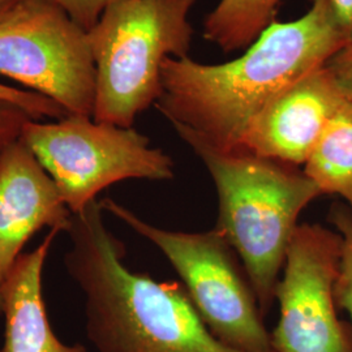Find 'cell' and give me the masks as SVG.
Here are the masks:
<instances>
[{
    "instance_id": "1",
    "label": "cell",
    "mask_w": 352,
    "mask_h": 352,
    "mask_svg": "<svg viewBox=\"0 0 352 352\" xmlns=\"http://www.w3.org/2000/svg\"><path fill=\"white\" fill-rule=\"evenodd\" d=\"M347 43L329 0H311L302 17L265 29L227 63L167 58L162 94L154 104L176 133H190L232 151L252 118L282 90L324 67Z\"/></svg>"
},
{
    "instance_id": "2",
    "label": "cell",
    "mask_w": 352,
    "mask_h": 352,
    "mask_svg": "<svg viewBox=\"0 0 352 352\" xmlns=\"http://www.w3.org/2000/svg\"><path fill=\"white\" fill-rule=\"evenodd\" d=\"M101 201L74 214L64 267L84 296L85 331L98 352H243L218 340L179 282L131 270Z\"/></svg>"
},
{
    "instance_id": "3",
    "label": "cell",
    "mask_w": 352,
    "mask_h": 352,
    "mask_svg": "<svg viewBox=\"0 0 352 352\" xmlns=\"http://www.w3.org/2000/svg\"><path fill=\"white\" fill-rule=\"evenodd\" d=\"M205 164L218 196L217 228L239 254L263 315L276 302L286 252L302 210L322 195L295 166L225 151L190 133H177Z\"/></svg>"
},
{
    "instance_id": "4",
    "label": "cell",
    "mask_w": 352,
    "mask_h": 352,
    "mask_svg": "<svg viewBox=\"0 0 352 352\" xmlns=\"http://www.w3.org/2000/svg\"><path fill=\"white\" fill-rule=\"evenodd\" d=\"M197 0H122L88 30L96 64L93 119L132 128L162 94L167 58L189 56Z\"/></svg>"
},
{
    "instance_id": "5",
    "label": "cell",
    "mask_w": 352,
    "mask_h": 352,
    "mask_svg": "<svg viewBox=\"0 0 352 352\" xmlns=\"http://www.w3.org/2000/svg\"><path fill=\"white\" fill-rule=\"evenodd\" d=\"M101 206L164 253L218 340L239 351L274 352L250 279L217 227L205 232L173 231L151 225L110 197H104Z\"/></svg>"
},
{
    "instance_id": "6",
    "label": "cell",
    "mask_w": 352,
    "mask_h": 352,
    "mask_svg": "<svg viewBox=\"0 0 352 352\" xmlns=\"http://www.w3.org/2000/svg\"><path fill=\"white\" fill-rule=\"evenodd\" d=\"M20 140L52 177L71 213L82 212L103 189L123 180L166 182L175 176L173 158L132 128L67 115L30 119Z\"/></svg>"
},
{
    "instance_id": "7",
    "label": "cell",
    "mask_w": 352,
    "mask_h": 352,
    "mask_svg": "<svg viewBox=\"0 0 352 352\" xmlns=\"http://www.w3.org/2000/svg\"><path fill=\"white\" fill-rule=\"evenodd\" d=\"M0 76L67 115L93 118L96 64L88 32L51 0H20L0 21Z\"/></svg>"
},
{
    "instance_id": "8",
    "label": "cell",
    "mask_w": 352,
    "mask_h": 352,
    "mask_svg": "<svg viewBox=\"0 0 352 352\" xmlns=\"http://www.w3.org/2000/svg\"><path fill=\"white\" fill-rule=\"evenodd\" d=\"M342 257L337 230L317 223L296 227L276 287L274 352H352V327L337 314L336 283Z\"/></svg>"
},
{
    "instance_id": "9",
    "label": "cell",
    "mask_w": 352,
    "mask_h": 352,
    "mask_svg": "<svg viewBox=\"0 0 352 352\" xmlns=\"http://www.w3.org/2000/svg\"><path fill=\"white\" fill-rule=\"evenodd\" d=\"M344 101L327 68H317L282 90L252 118L236 149L304 166Z\"/></svg>"
},
{
    "instance_id": "10",
    "label": "cell",
    "mask_w": 352,
    "mask_h": 352,
    "mask_svg": "<svg viewBox=\"0 0 352 352\" xmlns=\"http://www.w3.org/2000/svg\"><path fill=\"white\" fill-rule=\"evenodd\" d=\"M71 210L47 171L20 139L0 151V286L38 231L65 232Z\"/></svg>"
},
{
    "instance_id": "11",
    "label": "cell",
    "mask_w": 352,
    "mask_h": 352,
    "mask_svg": "<svg viewBox=\"0 0 352 352\" xmlns=\"http://www.w3.org/2000/svg\"><path fill=\"white\" fill-rule=\"evenodd\" d=\"M59 230H50L36 250L24 252L0 286L4 342L0 352H88L58 338L43 298V269Z\"/></svg>"
},
{
    "instance_id": "12",
    "label": "cell",
    "mask_w": 352,
    "mask_h": 352,
    "mask_svg": "<svg viewBox=\"0 0 352 352\" xmlns=\"http://www.w3.org/2000/svg\"><path fill=\"white\" fill-rule=\"evenodd\" d=\"M322 195H340L352 205V102L340 104L302 170Z\"/></svg>"
},
{
    "instance_id": "13",
    "label": "cell",
    "mask_w": 352,
    "mask_h": 352,
    "mask_svg": "<svg viewBox=\"0 0 352 352\" xmlns=\"http://www.w3.org/2000/svg\"><path fill=\"white\" fill-rule=\"evenodd\" d=\"M283 0H219L204 20V38L225 54L247 49L276 21Z\"/></svg>"
},
{
    "instance_id": "14",
    "label": "cell",
    "mask_w": 352,
    "mask_h": 352,
    "mask_svg": "<svg viewBox=\"0 0 352 352\" xmlns=\"http://www.w3.org/2000/svg\"><path fill=\"white\" fill-rule=\"evenodd\" d=\"M330 222L342 236V257L336 283V300L337 305L349 314L352 322V213L340 205H336L330 212Z\"/></svg>"
},
{
    "instance_id": "15",
    "label": "cell",
    "mask_w": 352,
    "mask_h": 352,
    "mask_svg": "<svg viewBox=\"0 0 352 352\" xmlns=\"http://www.w3.org/2000/svg\"><path fill=\"white\" fill-rule=\"evenodd\" d=\"M0 100L21 107L36 120H42L46 118H49L51 120H58L67 115L60 106H58L55 102L51 101L41 94L30 90L10 87L1 82H0Z\"/></svg>"
},
{
    "instance_id": "16",
    "label": "cell",
    "mask_w": 352,
    "mask_h": 352,
    "mask_svg": "<svg viewBox=\"0 0 352 352\" xmlns=\"http://www.w3.org/2000/svg\"><path fill=\"white\" fill-rule=\"evenodd\" d=\"M58 4L67 14L81 26L84 30H90L97 24L103 12L115 3L122 0H51Z\"/></svg>"
},
{
    "instance_id": "17",
    "label": "cell",
    "mask_w": 352,
    "mask_h": 352,
    "mask_svg": "<svg viewBox=\"0 0 352 352\" xmlns=\"http://www.w3.org/2000/svg\"><path fill=\"white\" fill-rule=\"evenodd\" d=\"M344 100L352 102V41L337 51L325 65Z\"/></svg>"
},
{
    "instance_id": "18",
    "label": "cell",
    "mask_w": 352,
    "mask_h": 352,
    "mask_svg": "<svg viewBox=\"0 0 352 352\" xmlns=\"http://www.w3.org/2000/svg\"><path fill=\"white\" fill-rule=\"evenodd\" d=\"M33 119L21 107L0 100V151L20 139L26 123Z\"/></svg>"
},
{
    "instance_id": "19",
    "label": "cell",
    "mask_w": 352,
    "mask_h": 352,
    "mask_svg": "<svg viewBox=\"0 0 352 352\" xmlns=\"http://www.w3.org/2000/svg\"><path fill=\"white\" fill-rule=\"evenodd\" d=\"M329 3L347 42L352 41V0H329Z\"/></svg>"
},
{
    "instance_id": "20",
    "label": "cell",
    "mask_w": 352,
    "mask_h": 352,
    "mask_svg": "<svg viewBox=\"0 0 352 352\" xmlns=\"http://www.w3.org/2000/svg\"><path fill=\"white\" fill-rule=\"evenodd\" d=\"M20 3V0H0V21L12 12L13 8Z\"/></svg>"
},
{
    "instance_id": "21",
    "label": "cell",
    "mask_w": 352,
    "mask_h": 352,
    "mask_svg": "<svg viewBox=\"0 0 352 352\" xmlns=\"http://www.w3.org/2000/svg\"><path fill=\"white\" fill-rule=\"evenodd\" d=\"M0 315H1V294H0Z\"/></svg>"
}]
</instances>
